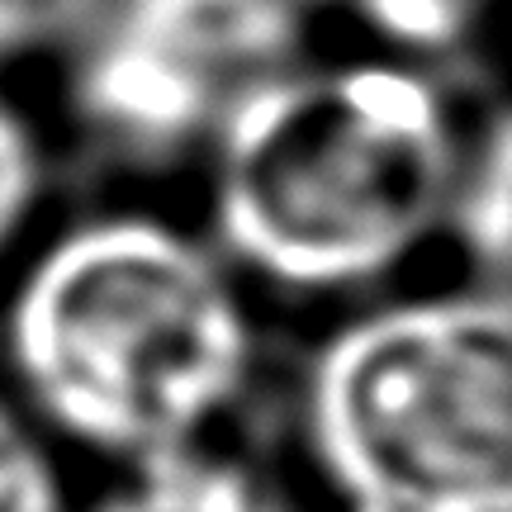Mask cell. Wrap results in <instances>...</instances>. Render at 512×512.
Wrapping results in <instances>:
<instances>
[{"mask_svg": "<svg viewBox=\"0 0 512 512\" xmlns=\"http://www.w3.org/2000/svg\"><path fill=\"white\" fill-rule=\"evenodd\" d=\"M470 124L451 67L318 38L209 147L200 223L261 299L351 309L451 261Z\"/></svg>", "mask_w": 512, "mask_h": 512, "instance_id": "cell-1", "label": "cell"}, {"mask_svg": "<svg viewBox=\"0 0 512 512\" xmlns=\"http://www.w3.org/2000/svg\"><path fill=\"white\" fill-rule=\"evenodd\" d=\"M0 380L105 475L214 446L261 380V294L200 219L86 204L0 285Z\"/></svg>", "mask_w": 512, "mask_h": 512, "instance_id": "cell-2", "label": "cell"}, {"mask_svg": "<svg viewBox=\"0 0 512 512\" xmlns=\"http://www.w3.org/2000/svg\"><path fill=\"white\" fill-rule=\"evenodd\" d=\"M290 451L313 512H512V294L446 266L328 313Z\"/></svg>", "mask_w": 512, "mask_h": 512, "instance_id": "cell-3", "label": "cell"}, {"mask_svg": "<svg viewBox=\"0 0 512 512\" xmlns=\"http://www.w3.org/2000/svg\"><path fill=\"white\" fill-rule=\"evenodd\" d=\"M318 38L299 0H95L53 67L62 128L124 176L200 171Z\"/></svg>", "mask_w": 512, "mask_h": 512, "instance_id": "cell-4", "label": "cell"}, {"mask_svg": "<svg viewBox=\"0 0 512 512\" xmlns=\"http://www.w3.org/2000/svg\"><path fill=\"white\" fill-rule=\"evenodd\" d=\"M81 512H290L285 494L228 441L105 475Z\"/></svg>", "mask_w": 512, "mask_h": 512, "instance_id": "cell-5", "label": "cell"}, {"mask_svg": "<svg viewBox=\"0 0 512 512\" xmlns=\"http://www.w3.org/2000/svg\"><path fill=\"white\" fill-rule=\"evenodd\" d=\"M299 5L323 38L451 67L494 29V19L512 0H299Z\"/></svg>", "mask_w": 512, "mask_h": 512, "instance_id": "cell-6", "label": "cell"}, {"mask_svg": "<svg viewBox=\"0 0 512 512\" xmlns=\"http://www.w3.org/2000/svg\"><path fill=\"white\" fill-rule=\"evenodd\" d=\"M446 266L512 294V95L475 110Z\"/></svg>", "mask_w": 512, "mask_h": 512, "instance_id": "cell-7", "label": "cell"}, {"mask_svg": "<svg viewBox=\"0 0 512 512\" xmlns=\"http://www.w3.org/2000/svg\"><path fill=\"white\" fill-rule=\"evenodd\" d=\"M53 209V128L0 72V285L48 228Z\"/></svg>", "mask_w": 512, "mask_h": 512, "instance_id": "cell-8", "label": "cell"}, {"mask_svg": "<svg viewBox=\"0 0 512 512\" xmlns=\"http://www.w3.org/2000/svg\"><path fill=\"white\" fill-rule=\"evenodd\" d=\"M72 451L0 380V512H81Z\"/></svg>", "mask_w": 512, "mask_h": 512, "instance_id": "cell-9", "label": "cell"}, {"mask_svg": "<svg viewBox=\"0 0 512 512\" xmlns=\"http://www.w3.org/2000/svg\"><path fill=\"white\" fill-rule=\"evenodd\" d=\"M91 10L95 0H0V72L57 67Z\"/></svg>", "mask_w": 512, "mask_h": 512, "instance_id": "cell-10", "label": "cell"}]
</instances>
